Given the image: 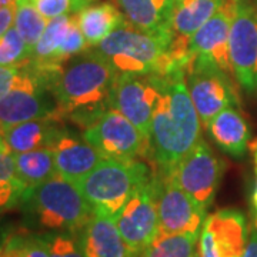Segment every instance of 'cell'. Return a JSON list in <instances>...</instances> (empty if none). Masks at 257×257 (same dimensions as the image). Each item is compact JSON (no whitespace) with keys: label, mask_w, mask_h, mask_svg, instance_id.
Masks as SVG:
<instances>
[{"label":"cell","mask_w":257,"mask_h":257,"mask_svg":"<svg viewBox=\"0 0 257 257\" xmlns=\"http://www.w3.org/2000/svg\"><path fill=\"white\" fill-rule=\"evenodd\" d=\"M209 133L220 147L230 156L240 159L246 155L250 145V130L247 121L237 110V107L229 106L211 119Z\"/></svg>","instance_id":"obj_20"},{"label":"cell","mask_w":257,"mask_h":257,"mask_svg":"<svg viewBox=\"0 0 257 257\" xmlns=\"http://www.w3.org/2000/svg\"><path fill=\"white\" fill-rule=\"evenodd\" d=\"M170 36L146 33L124 20L93 50L116 74H166L170 72L167 47Z\"/></svg>","instance_id":"obj_4"},{"label":"cell","mask_w":257,"mask_h":257,"mask_svg":"<svg viewBox=\"0 0 257 257\" xmlns=\"http://www.w3.org/2000/svg\"><path fill=\"white\" fill-rule=\"evenodd\" d=\"M32 59L26 42L15 26L9 28L0 36V66L20 67Z\"/></svg>","instance_id":"obj_27"},{"label":"cell","mask_w":257,"mask_h":257,"mask_svg":"<svg viewBox=\"0 0 257 257\" xmlns=\"http://www.w3.org/2000/svg\"><path fill=\"white\" fill-rule=\"evenodd\" d=\"M64 126L56 117L28 120L2 132L5 142L13 153H23L37 149L52 147Z\"/></svg>","instance_id":"obj_19"},{"label":"cell","mask_w":257,"mask_h":257,"mask_svg":"<svg viewBox=\"0 0 257 257\" xmlns=\"http://www.w3.org/2000/svg\"><path fill=\"white\" fill-rule=\"evenodd\" d=\"M83 138L104 157L152 162L150 138L113 107L83 128Z\"/></svg>","instance_id":"obj_6"},{"label":"cell","mask_w":257,"mask_h":257,"mask_svg":"<svg viewBox=\"0 0 257 257\" xmlns=\"http://www.w3.org/2000/svg\"><path fill=\"white\" fill-rule=\"evenodd\" d=\"M234 77L248 93L257 92V9L248 0H237L229 37Z\"/></svg>","instance_id":"obj_12"},{"label":"cell","mask_w":257,"mask_h":257,"mask_svg":"<svg viewBox=\"0 0 257 257\" xmlns=\"http://www.w3.org/2000/svg\"><path fill=\"white\" fill-rule=\"evenodd\" d=\"M92 0H72V12L77 13L82 9H84L86 6H89Z\"/></svg>","instance_id":"obj_36"},{"label":"cell","mask_w":257,"mask_h":257,"mask_svg":"<svg viewBox=\"0 0 257 257\" xmlns=\"http://www.w3.org/2000/svg\"><path fill=\"white\" fill-rule=\"evenodd\" d=\"M76 18L89 49L97 46L126 20L123 13L111 3L86 6L76 13Z\"/></svg>","instance_id":"obj_22"},{"label":"cell","mask_w":257,"mask_h":257,"mask_svg":"<svg viewBox=\"0 0 257 257\" xmlns=\"http://www.w3.org/2000/svg\"><path fill=\"white\" fill-rule=\"evenodd\" d=\"M40 15L47 20L72 12V0H33Z\"/></svg>","instance_id":"obj_31"},{"label":"cell","mask_w":257,"mask_h":257,"mask_svg":"<svg viewBox=\"0 0 257 257\" xmlns=\"http://www.w3.org/2000/svg\"><path fill=\"white\" fill-rule=\"evenodd\" d=\"M15 162L18 179L26 189L36 187L57 175L53 150L49 147L15 153Z\"/></svg>","instance_id":"obj_23"},{"label":"cell","mask_w":257,"mask_h":257,"mask_svg":"<svg viewBox=\"0 0 257 257\" xmlns=\"http://www.w3.org/2000/svg\"><path fill=\"white\" fill-rule=\"evenodd\" d=\"M223 3L224 0H173L170 16L172 37L190 40Z\"/></svg>","instance_id":"obj_21"},{"label":"cell","mask_w":257,"mask_h":257,"mask_svg":"<svg viewBox=\"0 0 257 257\" xmlns=\"http://www.w3.org/2000/svg\"><path fill=\"white\" fill-rule=\"evenodd\" d=\"M153 176V167L142 160L104 157L77 187L94 211L116 217L140 184Z\"/></svg>","instance_id":"obj_5"},{"label":"cell","mask_w":257,"mask_h":257,"mask_svg":"<svg viewBox=\"0 0 257 257\" xmlns=\"http://www.w3.org/2000/svg\"><path fill=\"white\" fill-rule=\"evenodd\" d=\"M50 149L53 150L57 173L73 183L89 175L104 159L83 136L66 127L60 130Z\"/></svg>","instance_id":"obj_16"},{"label":"cell","mask_w":257,"mask_h":257,"mask_svg":"<svg viewBox=\"0 0 257 257\" xmlns=\"http://www.w3.org/2000/svg\"><path fill=\"white\" fill-rule=\"evenodd\" d=\"M153 172L157 187L159 233L200 234L206 220V209L194 202L170 173Z\"/></svg>","instance_id":"obj_11"},{"label":"cell","mask_w":257,"mask_h":257,"mask_svg":"<svg viewBox=\"0 0 257 257\" xmlns=\"http://www.w3.org/2000/svg\"><path fill=\"white\" fill-rule=\"evenodd\" d=\"M56 110L55 97L46 83L28 63L23 64L13 87L0 99V132L28 120L56 117Z\"/></svg>","instance_id":"obj_8"},{"label":"cell","mask_w":257,"mask_h":257,"mask_svg":"<svg viewBox=\"0 0 257 257\" xmlns=\"http://www.w3.org/2000/svg\"><path fill=\"white\" fill-rule=\"evenodd\" d=\"M84 257H135L121 239L114 217L94 211L79 233Z\"/></svg>","instance_id":"obj_17"},{"label":"cell","mask_w":257,"mask_h":257,"mask_svg":"<svg viewBox=\"0 0 257 257\" xmlns=\"http://www.w3.org/2000/svg\"><path fill=\"white\" fill-rule=\"evenodd\" d=\"M199 234L196 233H177L165 234L159 233L157 237L140 257H199Z\"/></svg>","instance_id":"obj_25"},{"label":"cell","mask_w":257,"mask_h":257,"mask_svg":"<svg viewBox=\"0 0 257 257\" xmlns=\"http://www.w3.org/2000/svg\"><path fill=\"white\" fill-rule=\"evenodd\" d=\"M117 74L93 49L69 59L50 83L56 117L70 119L82 128L110 107Z\"/></svg>","instance_id":"obj_2"},{"label":"cell","mask_w":257,"mask_h":257,"mask_svg":"<svg viewBox=\"0 0 257 257\" xmlns=\"http://www.w3.org/2000/svg\"><path fill=\"white\" fill-rule=\"evenodd\" d=\"M186 83L204 128L229 106L239 103L233 77L206 59L194 57L186 67Z\"/></svg>","instance_id":"obj_7"},{"label":"cell","mask_w":257,"mask_h":257,"mask_svg":"<svg viewBox=\"0 0 257 257\" xmlns=\"http://www.w3.org/2000/svg\"><path fill=\"white\" fill-rule=\"evenodd\" d=\"M15 13H16V6H10L0 9V36L12 28V23L15 22Z\"/></svg>","instance_id":"obj_33"},{"label":"cell","mask_w":257,"mask_h":257,"mask_svg":"<svg viewBox=\"0 0 257 257\" xmlns=\"http://www.w3.org/2000/svg\"><path fill=\"white\" fill-rule=\"evenodd\" d=\"M250 150L253 152L254 157V173H256V182H254V189L251 194V209H253V217H254V227H257V140L248 145Z\"/></svg>","instance_id":"obj_34"},{"label":"cell","mask_w":257,"mask_h":257,"mask_svg":"<svg viewBox=\"0 0 257 257\" xmlns=\"http://www.w3.org/2000/svg\"><path fill=\"white\" fill-rule=\"evenodd\" d=\"M159 99L157 74H117L110 107L120 111L150 138L152 117Z\"/></svg>","instance_id":"obj_13"},{"label":"cell","mask_w":257,"mask_h":257,"mask_svg":"<svg viewBox=\"0 0 257 257\" xmlns=\"http://www.w3.org/2000/svg\"><path fill=\"white\" fill-rule=\"evenodd\" d=\"M2 257H50L45 233L32 229H10L0 237Z\"/></svg>","instance_id":"obj_24"},{"label":"cell","mask_w":257,"mask_h":257,"mask_svg":"<svg viewBox=\"0 0 257 257\" xmlns=\"http://www.w3.org/2000/svg\"><path fill=\"white\" fill-rule=\"evenodd\" d=\"M47 19H45L37 10L33 0H18L16 13H15V28L18 29L20 36L26 42L29 50L32 52L36 47L39 39L42 37L47 26Z\"/></svg>","instance_id":"obj_26"},{"label":"cell","mask_w":257,"mask_h":257,"mask_svg":"<svg viewBox=\"0 0 257 257\" xmlns=\"http://www.w3.org/2000/svg\"><path fill=\"white\" fill-rule=\"evenodd\" d=\"M236 10L237 0H224L220 9L190 37L189 42L192 59H206L231 77L234 73L230 62L229 37Z\"/></svg>","instance_id":"obj_15"},{"label":"cell","mask_w":257,"mask_h":257,"mask_svg":"<svg viewBox=\"0 0 257 257\" xmlns=\"http://www.w3.org/2000/svg\"><path fill=\"white\" fill-rule=\"evenodd\" d=\"M243 257H257V227H254L250 233V239L244 248Z\"/></svg>","instance_id":"obj_35"},{"label":"cell","mask_w":257,"mask_h":257,"mask_svg":"<svg viewBox=\"0 0 257 257\" xmlns=\"http://www.w3.org/2000/svg\"><path fill=\"white\" fill-rule=\"evenodd\" d=\"M19 67H9V66H0V99L6 96L13 87L18 77Z\"/></svg>","instance_id":"obj_32"},{"label":"cell","mask_w":257,"mask_h":257,"mask_svg":"<svg viewBox=\"0 0 257 257\" xmlns=\"http://www.w3.org/2000/svg\"><path fill=\"white\" fill-rule=\"evenodd\" d=\"M159 99L152 117V167L169 173L202 140V123L182 69L157 74Z\"/></svg>","instance_id":"obj_1"},{"label":"cell","mask_w":257,"mask_h":257,"mask_svg":"<svg viewBox=\"0 0 257 257\" xmlns=\"http://www.w3.org/2000/svg\"><path fill=\"white\" fill-rule=\"evenodd\" d=\"M45 234L49 241L50 257H84L77 233L56 231Z\"/></svg>","instance_id":"obj_28"},{"label":"cell","mask_w":257,"mask_h":257,"mask_svg":"<svg viewBox=\"0 0 257 257\" xmlns=\"http://www.w3.org/2000/svg\"><path fill=\"white\" fill-rule=\"evenodd\" d=\"M20 206L29 229L39 233H79L94 214L77 184L59 173L36 187L26 189Z\"/></svg>","instance_id":"obj_3"},{"label":"cell","mask_w":257,"mask_h":257,"mask_svg":"<svg viewBox=\"0 0 257 257\" xmlns=\"http://www.w3.org/2000/svg\"><path fill=\"white\" fill-rule=\"evenodd\" d=\"M116 3L132 26L146 33L172 37L173 0H116Z\"/></svg>","instance_id":"obj_18"},{"label":"cell","mask_w":257,"mask_h":257,"mask_svg":"<svg viewBox=\"0 0 257 257\" xmlns=\"http://www.w3.org/2000/svg\"><path fill=\"white\" fill-rule=\"evenodd\" d=\"M169 173L194 202L207 210L224 173V162L202 139Z\"/></svg>","instance_id":"obj_10"},{"label":"cell","mask_w":257,"mask_h":257,"mask_svg":"<svg viewBox=\"0 0 257 257\" xmlns=\"http://www.w3.org/2000/svg\"><path fill=\"white\" fill-rule=\"evenodd\" d=\"M16 2L18 0H0V9L10 8V6H16Z\"/></svg>","instance_id":"obj_37"},{"label":"cell","mask_w":257,"mask_h":257,"mask_svg":"<svg viewBox=\"0 0 257 257\" xmlns=\"http://www.w3.org/2000/svg\"><path fill=\"white\" fill-rule=\"evenodd\" d=\"M0 257H2V247H0Z\"/></svg>","instance_id":"obj_38"},{"label":"cell","mask_w":257,"mask_h":257,"mask_svg":"<svg viewBox=\"0 0 257 257\" xmlns=\"http://www.w3.org/2000/svg\"><path fill=\"white\" fill-rule=\"evenodd\" d=\"M121 239L135 257H140L159 234L157 187L153 176L140 184L114 217Z\"/></svg>","instance_id":"obj_9"},{"label":"cell","mask_w":257,"mask_h":257,"mask_svg":"<svg viewBox=\"0 0 257 257\" xmlns=\"http://www.w3.org/2000/svg\"><path fill=\"white\" fill-rule=\"evenodd\" d=\"M26 192L22 183L0 182V214L20 204V200Z\"/></svg>","instance_id":"obj_30"},{"label":"cell","mask_w":257,"mask_h":257,"mask_svg":"<svg viewBox=\"0 0 257 257\" xmlns=\"http://www.w3.org/2000/svg\"><path fill=\"white\" fill-rule=\"evenodd\" d=\"M247 223L241 211L223 209L206 217L200 233V257H243Z\"/></svg>","instance_id":"obj_14"},{"label":"cell","mask_w":257,"mask_h":257,"mask_svg":"<svg viewBox=\"0 0 257 257\" xmlns=\"http://www.w3.org/2000/svg\"><path fill=\"white\" fill-rule=\"evenodd\" d=\"M0 182L22 183L18 179V173H16L15 153L10 150L8 143L5 142V138H3L2 132H0Z\"/></svg>","instance_id":"obj_29"}]
</instances>
